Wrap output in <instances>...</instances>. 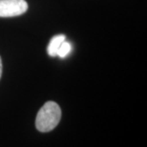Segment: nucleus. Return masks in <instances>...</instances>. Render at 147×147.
<instances>
[{
	"instance_id": "1",
	"label": "nucleus",
	"mask_w": 147,
	"mask_h": 147,
	"mask_svg": "<svg viewBox=\"0 0 147 147\" xmlns=\"http://www.w3.org/2000/svg\"><path fill=\"white\" fill-rule=\"evenodd\" d=\"M61 118L60 106L54 101H47L38 112L36 128L41 132H48L57 126Z\"/></svg>"
},
{
	"instance_id": "2",
	"label": "nucleus",
	"mask_w": 147,
	"mask_h": 147,
	"mask_svg": "<svg viewBox=\"0 0 147 147\" xmlns=\"http://www.w3.org/2000/svg\"><path fill=\"white\" fill-rule=\"evenodd\" d=\"M28 10L25 0H0V17H12L22 15Z\"/></svg>"
},
{
	"instance_id": "3",
	"label": "nucleus",
	"mask_w": 147,
	"mask_h": 147,
	"mask_svg": "<svg viewBox=\"0 0 147 147\" xmlns=\"http://www.w3.org/2000/svg\"><path fill=\"white\" fill-rule=\"evenodd\" d=\"M65 40V36L64 34H58L54 36L51 39L47 46V53L50 57H57V52L61 44Z\"/></svg>"
},
{
	"instance_id": "4",
	"label": "nucleus",
	"mask_w": 147,
	"mask_h": 147,
	"mask_svg": "<svg viewBox=\"0 0 147 147\" xmlns=\"http://www.w3.org/2000/svg\"><path fill=\"white\" fill-rule=\"evenodd\" d=\"M72 50V46L69 42L64 41L59 47L57 52V56L61 58H65L68 56Z\"/></svg>"
},
{
	"instance_id": "5",
	"label": "nucleus",
	"mask_w": 147,
	"mask_h": 147,
	"mask_svg": "<svg viewBox=\"0 0 147 147\" xmlns=\"http://www.w3.org/2000/svg\"><path fill=\"white\" fill-rule=\"evenodd\" d=\"M2 72H3V64H2V60L0 57V79H1V76H2Z\"/></svg>"
}]
</instances>
